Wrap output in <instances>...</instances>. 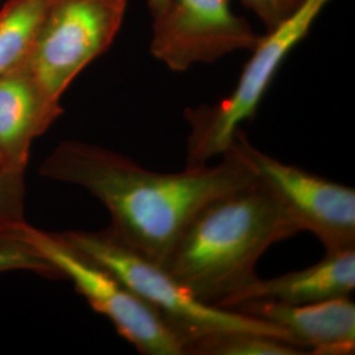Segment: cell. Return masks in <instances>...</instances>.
<instances>
[{
	"label": "cell",
	"instance_id": "8fae6325",
	"mask_svg": "<svg viewBox=\"0 0 355 355\" xmlns=\"http://www.w3.org/2000/svg\"><path fill=\"white\" fill-rule=\"evenodd\" d=\"M23 64L0 76V150L7 168L26 171L32 144L62 114Z\"/></svg>",
	"mask_w": 355,
	"mask_h": 355
},
{
	"label": "cell",
	"instance_id": "5bb4252c",
	"mask_svg": "<svg viewBox=\"0 0 355 355\" xmlns=\"http://www.w3.org/2000/svg\"><path fill=\"white\" fill-rule=\"evenodd\" d=\"M15 270L32 271L46 278H62L58 270L13 225L0 229V272Z\"/></svg>",
	"mask_w": 355,
	"mask_h": 355
},
{
	"label": "cell",
	"instance_id": "30bf717a",
	"mask_svg": "<svg viewBox=\"0 0 355 355\" xmlns=\"http://www.w3.org/2000/svg\"><path fill=\"white\" fill-rule=\"evenodd\" d=\"M355 288V248L327 252L313 266L272 279L259 277L217 305L233 309L245 303L266 302L304 305L346 297Z\"/></svg>",
	"mask_w": 355,
	"mask_h": 355
},
{
	"label": "cell",
	"instance_id": "5b68a950",
	"mask_svg": "<svg viewBox=\"0 0 355 355\" xmlns=\"http://www.w3.org/2000/svg\"><path fill=\"white\" fill-rule=\"evenodd\" d=\"M15 228L141 354L184 355V343L177 331L108 270L71 248L60 234L33 228L26 221Z\"/></svg>",
	"mask_w": 355,
	"mask_h": 355
},
{
	"label": "cell",
	"instance_id": "277c9868",
	"mask_svg": "<svg viewBox=\"0 0 355 355\" xmlns=\"http://www.w3.org/2000/svg\"><path fill=\"white\" fill-rule=\"evenodd\" d=\"M330 1L303 0L286 21L262 35L229 96L214 105L203 104L184 111L190 125L186 167H202L228 152L242 124L257 112L283 61L309 33Z\"/></svg>",
	"mask_w": 355,
	"mask_h": 355
},
{
	"label": "cell",
	"instance_id": "9c48e42d",
	"mask_svg": "<svg viewBox=\"0 0 355 355\" xmlns=\"http://www.w3.org/2000/svg\"><path fill=\"white\" fill-rule=\"evenodd\" d=\"M232 311L288 331L308 354H354L355 304L350 296L304 305L255 302L239 305Z\"/></svg>",
	"mask_w": 355,
	"mask_h": 355
},
{
	"label": "cell",
	"instance_id": "ac0fdd59",
	"mask_svg": "<svg viewBox=\"0 0 355 355\" xmlns=\"http://www.w3.org/2000/svg\"><path fill=\"white\" fill-rule=\"evenodd\" d=\"M1 168H7V165H6V159H4V155H3V153L0 150V170Z\"/></svg>",
	"mask_w": 355,
	"mask_h": 355
},
{
	"label": "cell",
	"instance_id": "7a4b0ae2",
	"mask_svg": "<svg viewBox=\"0 0 355 355\" xmlns=\"http://www.w3.org/2000/svg\"><path fill=\"white\" fill-rule=\"evenodd\" d=\"M297 234L279 203L257 180L202 207L162 266L207 304L217 305L258 278L270 246Z\"/></svg>",
	"mask_w": 355,
	"mask_h": 355
},
{
	"label": "cell",
	"instance_id": "52a82bcc",
	"mask_svg": "<svg viewBox=\"0 0 355 355\" xmlns=\"http://www.w3.org/2000/svg\"><path fill=\"white\" fill-rule=\"evenodd\" d=\"M229 150L279 203L297 233L315 234L325 252L355 248L354 189L280 162L254 148L242 129Z\"/></svg>",
	"mask_w": 355,
	"mask_h": 355
},
{
	"label": "cell",
	"instance_id": "3957f363",
	"mask_svg": "<svg viewBox=\"0 0 355 355\" xmlns=\"http://www.w3.org/2000/svg\"><path fill=\"white\" fill-rule=\"evenodd\" d=\"M60 236L79 253L121 280L177 331L184 347L198 337L223 330L263 333L300 346L288 331L271 322L204 303L165 267L130 249L110 228L101 232L71 230Z\"/></svg>",
	"mask_w": 355,
	"mask_h": 355
},
{
	"label": "cell",
	"instance_id": "6da1fadb",
	"mask_svg": "<svg viewBox=\"0 0 355 355\" xmlns=\"http://www.w3.org/2000/svg\"><path fill=\"white\" fill-rule=\"evenodd\" d=\"M223 157L215 166L157 173L110 149L64 141L40 166V174L89 191L108 209L114 236L162 265L202 207L255 180L230 150Z\"/></svg>",
	"mask_w": 355,
	"mask_h": 355
},
{
	"label": "cell",
	"instance_id": "4fadbf2b",
	"mask_svg": "<svg viewBox=\"0 0 355 355\" xmlns=\"http://www.w3.org/2000/svg\"><path fill=\"white\" fill-rule=\"evenodd\" d=\"M303 355L308 352L279 337L249 330L208 333L186 345L184 355Z\"/></svg>",
	"mask_w": 355,
	"mask_h": 355
},
{
	"label": "cell",
	"instance_id": "8992f818",
	"mask_svg": "<svg viewBox=\"0 0 355 355\" xmlns=\"http://www.w3.org/2000/svg\"><path fill=\"white\" fill-rule=\"evenodd\" d=\"M127 12V0H51L26 69L51 102L107 51Z\"/></svg>",
	"mask_w": 355,
	"mask_h": 355
},
{
	"label": "cell",
	"instance_id": "9a60e30c",
	"mask_svg": "<svg viewBox=\"0 0 355 355\" xmlns=\"http://www.w3.org/2000/svg\"><path fill=\"white\" fill-rule=\"evenodd\" d=\"M24 173L11 168L0 170V229L10 228L26 221Z\"/></svg>",
	"mask_w": 355,
	"mask_h": 355
},
{
	"label": "cell",
	"instance_id": "ba28073f",
	"mask_svg": "<svg viewBox=\"0 0 355 355\" xmlns=\"http://www.w3.org/2000/svg\"><path fill=\"white\" fill-rule=\"evenodd\" d=\"M261 37L229 0H168L165 11L153 17L150 53L170 70L183 73L233 51H252Z\"/></svg>",
	"mask_w": 355,
	"mask_h": 355
},
{
	"label": "cell",
	"instance_id": "2e32d148",
	"mask_svg": "<svg viewBox=\"0 0 355 355\" xmlns=\"http://www.w3.org/2000/svg\"><path fill=\"white\" fill-rule=\"evenodd\" d=\"M270 32L286 21L303 0H240Z\"/></svg>",
	"mask_w": 355,
	"mask_h": 355
},
{
	"label": "cell",
	"instance_id": "e0dca14e",
	"mask_svg": "<svg viewBox=\"0 0 355 355\" xmlns=\"http://www.w3.org/2000/svg\"><path fill=\"white\" fill-rule=\"evenodd\" d=\"M167 3H168V0H148V6H149V11H150L152 17H155L159 13L164 12Z\"/></svg>",
	"mask_w": 355,
	"mask_h": 355
},
{
	"label": "cell",
	"instance_id": "7c38bea8",
	"mask_svg": "<svg viewBox=\"0 0 355 355\" xmlns=\"http://www.w3.org/2000/svg\"><path fill=\"white\" fill-rule=\"evenodd\" d=\"M51 0H8L0 11V76L26 64Z\"/></svg>",
	"mask_w": 355,
	"mask_h": 355
}]
</instances>
